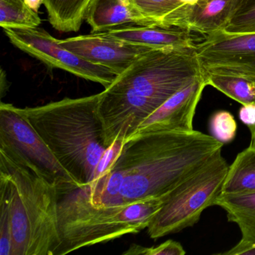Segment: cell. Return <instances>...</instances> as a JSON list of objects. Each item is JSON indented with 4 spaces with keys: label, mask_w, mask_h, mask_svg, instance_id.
<instances>
[{
    "label": "cell",
    "mask_w": 255,
    "mask_h": 255,
    "mask_svg": "<svg viewBox=\"0 0 255 255\" xmlns=\"http://www.w3.org/2000/svg\"><path fill=\"white\" fill-rule=\"evenodd\" d=\"M212 136L223 144L234 141L237 135V125L235 118L229 112L219 110L213 113L210 119Z\"/></svg>",
    "instance_id": "22"
},
{
    "label": "cell",
    "mask_w": 255,
    "mask_h": 255,
    "mask_svg": "<svg viewBox=\"0 0 255 255\" xmlns=\"http://www.w3.org/2000/svg\"><path fill=\"white\" fill-rule=\"evenodd\" d=\"M255 192V147L249 146L240 152L229 165L222 193L225 195Z\"/></svg>",
    "instance_id": "17"
},
{
    "label": "cell",
    "mask_w": 255,
    "mask_h": 255,
    "mask_svg": "<svg viewBox=\"0 0 255 255\" xmlns=\"http://www.w3.org/2000/svg\"><path fill=\"white\" fill-rule=\"evenodd\" d=\"M223 31L230 34L255 33V0H237Z\"/></svg>",
    "instance_id": "20"
},
{
    "label": "cell",
    "mask_w": 255,
    "mask_h": 255,
    "mask_svg": "<svg viewBox=\"0 0 255 255\" xmlns=\"http://www.w3.org/2000/svg\"><path fill=\"white\" fill-rule=\"evenodd\" d=\"M215 206L226 211L229 222L238 225L242 238L237 246L255 245V192L235 195L221 194Z\"/></svg>",
    "instance_id": "15"
},
{
    "label": "cell",
    "mask_w": 255,
    "mask_h": 255,
    "mask_svg": "<svg viewBox=\"0 0 255 255\" xmlns=\"http://www.w3.org/2000/svg\"><path fill=\"white\" fill-rule=\"evenodd\" d=\"M93 0H44L48 20L56 30L77 32L80 30Z\"/></svg>",
    "instance_id": "16"
},
{
    "label": "cell",
    "mask_w": 255,
    "mask_h": 255,
    "mask_svg": "<svg viewBox=\"0 0 255 255\" xmlns=\"http://www.w3.org/2000/svg\"><path fill=\"white\" fill-rule=\"evenodd\" d=\"M41 20L24 0H0V26L2 29L38 27Z\"/></svg>",
    "instance_id": "19"
},
{
    "label": "cell",
    "mask_w": 255,
    "mask_h": 255,
    "mask_svg": "<svg viewBox=\"0 0 255 255\" xmlns=\"http://www.w3.org/2000/svg\"><path fill=\"white\" fill-rule=\"evenodd\" d=\"M168 195L128 205L102 207L92 205L80 188L61 195L58 219L62 243L57 255L140 232L148 227Z\"/></svg>",
    "instance_id": "5"
},
{
    "label": "cell",
    "mask_w": 255,
    "mask_h": 255,
    "mask_svg": "<svg viewBox=\"0 0 255 255\" xmlns=\"http://www.w3.org/2000/svg\"><path fill=\"white\" fill-rule=\"evenodd\" d=\"M24 2L31 9L33 10L35 12L38 13L41 5L44 3V0H24Z\"/></svg>",
    "instance_id": "26"
},
{
    "label": "cell",
    "mask_w": 255,
    "mask_h": 255,
    "mask_svg": "<svg viewBox=\"0 0 255 255\" xmlns=\"http://www.w3.org/2000/svg\"><path fill=\"white\" fill-rule=\"evenodd\" d=\"M249 129L251 132V135H252V138H251L250 145L249 146H252V147H255V126L249 127Z\"/></svg>",
    "instance_id": "27"
},
{
    "label": "cell",
    "mask_w": 255,
    "mask_h": 255,
    "mask_svg": "<svg viewBox=\"0 0 255 255\" xmlns=\"http://www.w3.org/2000/svg\"><path fill=\"white\" fill-rule=\"evenodd\" d=\"M186 254L183 246L178 242L172 240L153 247H144L139 245H130L124 255H184Z\"/></svg>",
    "instance_id": "23"
},
{
    "label": "cell",
    "mask_w": 255,
    "mask_h": 255,
    "mask_svg": "<svg viewBox=\"0 0 255 255\" xmlns=\"http://www.w3.org/2000/svg\"><path fill=\"white\" fill-rule=\"evenodd\" d=\"M86 20L92 28V33L128 23L153 25L135 9L130 0H93Z\"/></svg>",
    "instance_id": "14"
},
{
    "label": "cell",
    "mask_w": 255,
    "mask_h": 255,
    "mask_svg": "<svg viewBox=\"0 0 255 255\" xmlns=\"http://www.w3.org/2000/svg\"><path fill=\"white\" fill-rule=\"evenodd\" d=\"M180 1L185 5H194L198 2V0H180Z\"/></svg>",
    "instance_id": "28"
},
{
    "label": "cell",
    "mask_w": 255,
    "mask_h": 255,
    "mask_svg": "<svg viewBox=\"0 0 255 255\" xmlns=\"http://www.w3.org/2000/svg\"><path fill=\"white\" fill-rule=\"evenodd\" d=\"M0 150L15 156L57 187L59 195L80 188L53 152L12 104H0Z\"/></svg>",
    "instance_id": "7"
},
{
    "label": "cell",
    "mask_w": 255,
    "mask_h": 255,
    "mask_svg": "<svg viewBox=\"0 0 255 255\" xmlns=\"http://www.w3.org/2000/svg\"><path fill=\"white\" fill-rule=\"evenodd\" d=\"M207 86H213L242 105L255 104V80L219 73H202Z\"/></svg>",
    "instance_id": "18"
},
{
    "label": "cell",
    "mask_w": 255,
    "mask_h": 255,
    "mask_svg": "<svg viewBox=\"0 0 255 255\" xmlns=\"http://www.w3.org/2000/svg\"><path fill=\"white\" fill-rule=\"evenodd\" d=\"M100 97L101 93L17 107L80 188L101 177V164L110 148L99 113Z\"/></svg>",
    "instance_id": "3"
},
{
    "label": "cell",
    "mask_w": 255,
    "mask_h": 255,
    "mask_svg": "<svg viewBox=\"0 0 255 255\" xmlns=\"http://www.w3.org/2000/svg\"><path fill=\"white\" fill-rule=\"evenodd\" d=\"M199 131H150L125 140L111 168L81 190L95 207L128 205L165 196L222 152Z\"/></svg>",
    "instance_id": "1"
},
{
    "label": "cell",
    "mask_w": 255,
    "mask_h": 255,
    "mask_svg": "<svg viewBox=\"0 0 255 255\" xmlns=\"http://www.w3.org/2000/svg\"><path fill=\"white\" fill-rule=\"evenodd\" d=\"M239 117L248 128L255 126V104L243 105L239 112Z\"/></svg>",
    "instance_id": "24"
},
{
    "label": "cell",
    "mask_w": 255,
    "mask_h": 255,
    "mask_svg": "<svg viewBox=\"0 0 255 255\" xmlns=\"http://www.w3.org/2000/svg\"><path fill=\"white\" fill-rule=\"evenodd\" d=\"M195 52L202 73L232 74L255 80V33L218 31L196 43Z\"/></svg>",
    "instance_id": "9"
},
{
    "label": "cell",
    "mask_w": 255,
    "mask_h": 255,
    "mask_svg": "<svg viewBox=\"0 0 255 255\" xmlns=\"http://www.w3.org/2000/svg\"><path fill=\"white\" fill-rule=\"evenodd\" d=\"M206 86L202 74L167 100L141 124L135 134L150 131L195 130L192 125L194 116Z\"/></svg>",
    "instance_id": "11"
},
{
    "label": "cell",
    "mask_w": 255,
    "mask_h": 255,
    "mask_svg": "<svg viewBox=\"0 0 255 255\" xmlns=\"http://www.w3.org/2000/svg\"><path fill=\"white\" fill-rule=\"evenodd\" d=\"M219 255H255V245L247 246H237L236 245L234 248L228 252H222Z\"/></svg>",
    "instance_id": "25"
},
{
    "label": "cell",
    "mask_w": 255,
    "mask_h": 255,
    "mask_svg": "<svg viewBox=\"0 0 255 255\" xmlns=\"http://www.w3.org/2000/svg\"><path fill=\"white\" fill-rule=\"evenodd\" d=\"M229 165L222 152L173 189L147 227L153 240L193 226L222 193Z\"/></svg>",
    "instance_id": "6"
},
{
    "label": "cell",
    "mask_w": 255,
    "mask_h": 255,
    "mask_svg": "<svg viewBox=\"0 0 255 255\" xmlns=\"http://www.w3.org/2000/svg\"><path fill=\"white\" fill-rule=\"evenodd\" d=\"M3 29L14 47L52 69L68 71L80 78L98 83L105 89L119 76L110 68L87 62L62 47L59 39L42 28Z\"/></svg>",
    "instance_id": "8"
},
{
    "label": "cell",
    "mask_w": 255,
    "mask_h": 255,
    "mask_svg": "<svg viewBox=\"0 0 255 255\" xmlns=\"http://www.w3.org/2000/svg\"><path fill=\"white\" fill-rule=\"evenodd\" d=\"M103 32L116 39L156 49L193 48L196 44L192 32L178 28L128 23Z\"/></svg>",
    "instance_id": "13"
},
{
    "label": "cell",
    "mask_w": 255,
    "mask_h": 255,
    "mask_svg": "<svg viewBox=\"0 0 255 255\" xmlns=\"http://www.w3.org/2000/svg\"><path fill=\"white\" fill-rule=\"evenodd\" d=\"M202 74L195 47L155 49L137 59L101 93L107 147L125 142L167 100Z\"/></svg>",
    "instance_id": "2"
},
{
    "label": "cell",
    "mask_w": 255,
    "mask_h": 255,
    "mask_svg": "<svg viewBox=\"0 0 255 255\" xmlns=\"http://www.w3.org/2000/svg\"><path fill=\"white\" fill-rule=\"evenodd\" d=\"M237 0H198L183 5L164 21L162 27L178 28L204 37L224 30Z\"/></svg>",
    "instance_id": "12"
},
{
    "label": "cell",
    "mask_w": 255,
    "mask_h": 255,
    "mask_svg": "<svg viewBox=\"0 0 255 255\" xmlns=\"http://www.w3.org/2000/svg\"><path fill=\"white\" fill-rule=\"evenodd\" d=\"M135 9L154 26H162L165 20L185 4L180 0H130Z\"/></svg>",
    "instance_id": "21"
},
{
    "label": "cell",
    "mask_w": 255,
    "mask_h": 255,
    "mask_svg": "<svg viewBox=\"0 0 255 255\" xmlns=\"http://www.w3.org/2000/svg\"><path fill=\"white\" fill-rule=\"evenodd\" d=\"M59 44L87 62L110 68L118 75L156 49L116 39L104 32L59 40Z\"/></svg>",
    "instance_id": "10"
},
{
    "label": "cell",
    "mask_w": 255,
    "mask_h": 255,
    "mask_svg": "<svg viewBox=\"0 0 255 255\" xmlns=\"http://www.w3.org/2000/svg\"><path fill=\"white\" fill-rule=\"evenodd\" d=\"M0 198L8 204L12 255H57V187L30 165L0 150Z\"/></svg>",
    "instance_id": "4"
}]
</instances>
